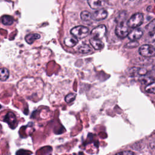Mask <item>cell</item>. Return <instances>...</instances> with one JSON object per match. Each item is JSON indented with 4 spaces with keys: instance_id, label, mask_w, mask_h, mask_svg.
Segmentation results:
<instances>
[{
    "instance_id": "cell-19",
    "label": "cell",
    "mask_w": 155,
    "mask_h": 155,
    "mask_svg": "<svg viewBox=\"0 0 155 155\" xmlns=\"http://www.w3.org/2000/svg\"><path fill=\"white\" fill-rule=\"evenodd\" d=\"M76 98V94L74 93H69L65 97V101L67 103H70L73 102Z\"/></svg>"
},
{
    "instance_id": "cell-20",
    "label": "cell",
    "mask_w": 155,
    "mask_h": 155,
    "mask_svg": "<svg viewBox=\"0 0 155 155\" xmlns=\"http://www.w3.org/2000/svg\"><path fill=\"white\" fill-rule=\"evenodd\" d=\"M139 45V42L137 41H131V42L127 43L125 45L127 48H133L137 47Z\"/></svg>"
},
{
    "instance_id": "cell-18",
    "label": "cell",
    "mask_w": 155,
    "mask_h": 155,
    "mask_svg": "<svg viewBox=\"0 0 155 155\" xmlns=\"http://www.w3.org/2000/svg\"><path fill=\"white\" fill-rule=\"evenodd\" d=\"M145 90L147 93L155 94V81L152 82L150 84H148L146 86Z\"/></svg>"
},
{
    "instance_id": "cell-6",
    "label": "cell",
    "mask_w": 155,
    "mask_h": 155,
    "mask_svg": "<svg viewBox=\"0 0 155 155\" xmlns=\"http://www.w3.org/2000/svg\"><path fill=\"white\" fill-rule=\"evenodd\" d=\"M108 16L107 11L104 8H100L92 13V19L94 21H101L105 19Z\"/></svg>"
},
{
    "instance_id": "cell-5",
    "label": "cell",
    "mask_w": 155,
    "mask_h": 155,
    "mask_svg": "<svg viewBox=\"0 0 155 155\" xmlns=\"http://www.w3.org/2000/svg\"><path fill=\"white\" fill-rule=\"evenodd\" d=\"M106 33H107L106 26L104 24H102L94 28L91 30L90 34L92 38L101 39L105 36Z\"/></svg>"
},
{
    "instance_id": "cell-8",
    "label": "cell",
    "mask_w": 155,
    "mask_h": 155,
    "mask_svg": "<svg viewBox=\"0 0 155 155\" xmlns=\"http://www.w3.org/2000/svg\"><path fill=\"white\" fill-rule=\"evenodd\" d=\"M107 0H87L88 4L94 10H98L102 8L105 5Z\"/></svg>"
},
{
    "instance_id": "cell-17",
    "label": "cell",
    "mask_w": 155,
    "mask_h": 155,
    "mask_svg": "<svg viewBox=\"0 0 155 155\" xmlns=\"http://www.w3.org/2000/svg\"><path fill=\"white\" fill-rule=\"evenodd\" d=\"M146 29L148 33H153L155 31V18L151 21L147 25Z\"/></svg>"
},
{
    "instance_id": "cell-16",
    "label": "cell",
    "mask_w": 155,
    "mask_h": 155,
    "mask_svg": "<svg viewBox=\"0 0 155 155\" xmlns=\"http://www.w3.org/2000/svg\"><path fill=\"white\" fill-rule=\"evenodd\" d=\"M1 75H0V79L1 81H6L9 76V71L8 69L6 68H1Z\"/></svg>"
},
{
    "instance_id": "cell-15",
    "label": "cell",
    "mask_w": 155,
    "mask_h": 155,
    "mask_svg": "<svg viewBox=\"0 0 155 155\" xmlns=\"http://www.w3.org/2000/svg\"><path fill=\"white\" fill-rule=\"evenodd\" d=\"M80 16H81V19L84 21H90L91 19H92V13H91L90 12L87 10L82 11L81 13Z\"/></svg>"
},
{
    "instance_id": "cell-9",
    "label": "cell",
    "mask_w": 155,
    "mask_h": 155,
    "mask_svg": "<svg viewBox=\"0 0 155 155\" xmlns=\"http://www.w3.org/2000/svg\"><path fill=\"white\" fill-rule=\"evenodd\" d=\"M90 43L91 45V46L93 47V48L97 50H100L104 47V42L99 39L91 38L90 39Z\"/></svg>"
},
{
    "instance_id": "cell-21",
    "label": "cell",
    "mask_w": 155,
    "mask_h": 155,
    "mask_svg": "<svg viewBox=\"0 0 155 155\" xmlns=\"http://www.w3.org/2000/svg\"><path fill=\"white\" fill-rule=\"evenodd\" d=\"M149 39L148 41L150 42L155 41V31L153 33H149Z\"/></svg>"
},
{
    "instance_id": "cell-13",
    "label": "cell",
    "mask_w": 155,
    "mask_h": 155,
    "mask_svg": "<svg viewBox=\"0 0 155 155\" xmlns=\"http://www.w3.org/2000/svg\"><path fill=\"white\" fill-rule=\"evenodd\" d=\"M1 22L4 25H10L13 23L14 19L11 16L4 15L1 17Z\"/></svg>"
},
{
    "instance_id": "cell-3",
    "label": "cell",
    "mask_w": 155,
    "mask_h": 155,
    "mask_svg": "<svg viewBox=\"0 0 155 155\" xmlns=\"http://www.w3.org/2000/svg\"><path fill=\"white\" fill-rule=\"evenodd\" d=\"M143 22V15L142 13H136L133 15L127 21V24L130 28H137Z\"/></svg>"
},
{
    "instance_id": "cell-1",
    "label": "cell",
    "mask_w": 155,
    "mask_h": 155,
    "mask_svg": "<svg viewBox=\"0 0 155 155\" xmlns=\"http://www.w3.org/2000/svg\"><path fill=\"white\" fill-rule=\"evenodd\" d=\"M126 13L123 12L119 14L117 18V24L116 27L115 33L120 38L127 37L129 33V26L125 21Z\"/></svg>"
},
{
    "instance_id": "cell-22",
    "label": "cell",
    "mask_w": 155,
    "mask_h": 155,
    "mask_svg": "<svg viewBox=\"0 0 155 155\" xmlns=\"http://www.w3.org/2000/svg\"><path fill=\"white\" fill-rule=\"evenodd\" d=\"M117 154H123V155H133L134 153L131 151H124L119 153H117Z\"/></svg>"
},
{
    "instance_id": "cell-11",
    "label": "cell",
    "mask_w": 155,
    "mask_h": 155,
    "mask_svg": "<svg viewBox=\"0 0 155 155\" xmlns=\"http://www.w3.org/2000/svg\"><path fill=\"white\" fill-rule=\"evenodd\" d=\"M4 121L7 122L10 126H15V123L16 122L15 115L12 112H9L5 116Z\"/></svg>"
},
{
    "instance_id": "cell-2",
    "label": "cell",
    "mask_w": 155,
    "mask_h": 155,
    "mask_svg": "<svg viewBox=\"0 0 155 155\" xmlns=\"http://www.w3.org/2000/svg\"><path fill=\"white\" fill-rule=\"evenodd\" d=\"M70 33L73 37H75L77 39H82L89 35L90 30L85 26L78 25L71 28Z\"/></svg>"
},
{
    "instance_id": "cell-10",
    "label": "cell",
    "mask_w": 155,
    "mask_h": 155,
    "mask_svg": "<svg viewBox=\"0 0 155 155\" xmlns=\"http://www.w3.org/2000/svg\"><path fill=\"white\" fill-rule=\"evenodd\" d=\"M40 38V35L38 33L28 34L25 37V40L28 44H32L34 41Z\"/></svg>"
},
{
    "instance_id": "cell-12",
    "label": "cell",
    "mask_w": 155,
    "mask_h": 155,
    "mask_svg": "<svg viewBox=\"0 0 155 155\" xmlns=\"http://www.w3.org/2000/svg\"><path fill=\"white\" fill-rule=\"evenodd\" d=\"M78 40L75 37L74 38L69 37L64 39L65 45L68 47H73L75 46L78 44Z\"/></svg>"
},
{
    "instance_id": "cell-4",
    "label": "cell",
    "mask_w": 155,
    "mask_h": 155,
    "mask_svg": "<svg viewBox=\"0 0 155 155\" xmlns=\"http://www.w3.org/2000/svg\"><path fill=\"white\" fill-rule=\"evenodd\" d=\"M139 53L143 57H153L155 56V47L150 44H144L139 48Z\"/></svg>"
},
{
    "instance_id": "cell-14",
    "label": "cell",
    "mask_w": 155,
    "mask_h": 155,
    "mask_svg": "<svg viewBox=\"0 0 155 155\" xmlns=\"http://www.w3.org/2000/svg\"><path fill=\"white\" fill-rule=\"evenodd\" d=\"M78 51L81 53H88L92 51V48L87 44H83L79 47Z\"/></svg>"
},
{
    "instance_id": "cell-7",
    "label": "cell",
    "mask_w": 155,
    "mask_h": 155,
    "mask_svg": "<svg viewBox=\"0 0 155 155\" xmlns=\"http://www.w3.org/2000/svg\"><path fill=\"white\" fill-rule=\"evenodd\" d=\"M143 33V31L141 29L135 28V29L129 32L127 37L130 41H137L142 36Z\"/></svg>"
}]
</instances>
